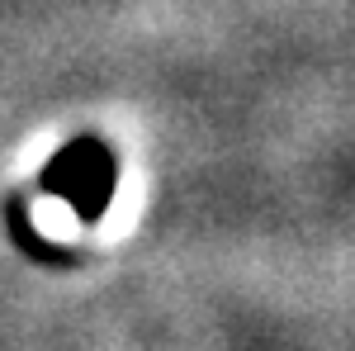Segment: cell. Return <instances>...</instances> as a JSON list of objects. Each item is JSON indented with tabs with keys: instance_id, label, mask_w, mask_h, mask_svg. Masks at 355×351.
Wrapping results in <instances>:
<instances>
[{
	"instance_id": "cell-1",
	"label": "cell",
	"mask_w": 355,
	"mask_h": 351,
	"mask_svg": "<svg viewBox=\"0 0 355 351\" xmlns=\"http://www.w3.org/2000/svg\"><path fill=\"white\" fill-rule=\"evenodd\" d=\"M38 186L48 190V195H62L76 209L81 223H100L105 209H110V199H114V186H119V157L90 133L71 138L62 152L48 157Z\"/></svg>"
}]
</instances>
